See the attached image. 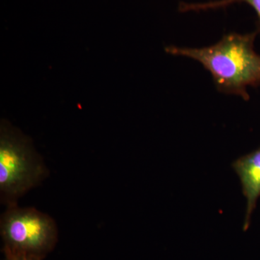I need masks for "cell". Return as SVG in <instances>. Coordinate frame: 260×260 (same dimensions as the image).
<instances>
[{"mask_svg": "<svg viewBox=\"0 0 260 260\" xmlns=\"http://www.w3.org/2000/svg\"><path fill=\"white\" fill-rule=\"evenodd\" d=\"M258 32H230L209 47H170L167 51L203 65L220 93L249 101L248 88L260 86V54L254 49Z\"/></svg>", "mask_w": 260, "mask_h": 260, "instance_id": "1", "label": "cell"}, {"mask_svg": "<svg viewBox=\"0 0 260 260\" xmlns=\"http://www.w3.org/2000/svg\"><path fill=\"white\" fill-rule=\"evenodd\" d=\"M49 175L32 140L10 121H0V200L7 208L40 185Z\"/></svg>", "mask_w": 260, "mask_h": 260, "instance_id": "2", "label": "cell"}, {"mask_svg": "<svg viewBox=\"0 0 260 260\" xmlns=\"http://www.w3.org/2000/svg\"><path fill=\"white\" fill-rule=\"evenodd\" d=\"M4 255L44 259L56 246L58 228L50 215L34 208H7L0 219Z\"/></svg>", "mask_w": 260, "mask_h": 260, "instance_id": "3", "label": "cell"}, {"mask_svg": "<svg viewBox=\"0 0 260 260\" xmlns=\"http://www.w3.org/2000/svg\"><path fill=\"white\" fill-rule=\"evenodd\" d=\"M242 184L243 194L246 199L244 230L249 229L256 203L260 198V147L237 159L232 164Z\"/></svg>", "mask_w": 260, "mask_h": 260, "instance_id": "4", "label": "cell"}, {"mask_svg": "<svg viewBox=\"0 0 260 260\" xmlns=\"http://www.w3.org/2000/svg\"><path fill=\"white\" fill-rule=\"evenodd\" d=\"M237 3H245L254 10L256 15V31L260 34V0H215L204 3H185L179 5V10L182 13L185 12L205 11V10H217L225 8Z\"/></svg>", "mask_w": 260, "mask_h": 260, "instance_id": "5", "label": "cell"}, {"mask_svg": "<svg viewBox=\"0 0 260 260\" xmlns=\"http://www.w3.org/2000/svg\"><path fill=\"white\" fill-rule=\"evenodd\" d=\"M3 260H44V259H39V258L30 257V256L4 255V259H3Z\"/></svg>", "mask_w": 260, "mask_h": 260, "instance_id": "6", "label": "cell"}]
</instances>
